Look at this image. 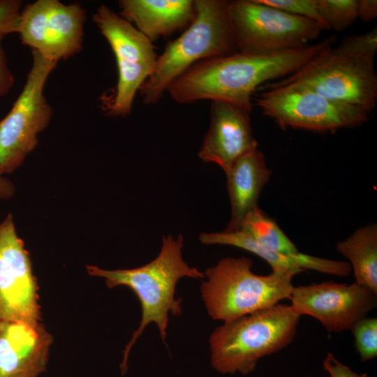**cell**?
<instances>
[{
	"instance_id": "1",
	"label": "cell",
	"mask_w": 377,
	"mask_h": 377,
	"mask_svg": "<svg viewBox=\"0 0 377 377\" xmlns=\"http://www.w3.org/2000/svg\"><path fill=\"white\" fill-rule=\"evenodd\" d=\"M335 40L336 36H332L318 43L277 52H236L204 59L177 77L167 92L177 103L223 101L251 113L252 94L260 84L297 72Z\"/></svg>"
},
{
	"instance_id": "2",
	"label": "cell",
	"mask_w": 377,
	"mask_h": 377,
	"mask_svg": "<svg viewBox=\"0 0 377 377\" xmlns=\"http://www.w3.org/2000/svg\"><path fill=\"white\" fill-rule=\"evenodd\" d=\"M182 235L176 237L164 236L159 254L143 266L126 269L107 270L87 265L88 273L104 278L109 288L126 286L137 295L142 306V320L124 350L121 373L126 372L130 350L146 326L154 322L165 342L168 324V313L178 316L182 313L181 300L175 298L178 281L184 276L202 279L205 274L195 267H189L183 260Z\"/></svg>"
},
{
	"instance_id": "3",
	"label": "cell",
	"mask_w": 377,
	"mask_h": 377,
	"mask_svg": "<svg viewBox=\"0 0 377 377\" xmlns=\"http://www.w3.org/2000/svg\"><path fill=\"white\" fill-rule=\"evenodd\" d=\"M376 50V27L364 34L345 37L335 47H327L281 80L302 83L330 99L370 113L377 101Z\"/></svg>"
},
{
	"instance_id": "4",
	"label": "cell",
	"mask_w": 377,
	"mask_h": 377,
	"mask_svg": "<svg viewBox=\"0 0 377 377\" xmlns=\"http://www.w3.org/2000/svg\"><path fill=\"white\" fill-rule=\"evenodd\" d=\"M228 3L194 0V20L181 36L165 46L157 57L152 74L139 90L145 104H156L169 86L195 63L237 52Z\"/></svg>"
},
{
	"instance_id": "5",
	"label": "cell",
	"mask_w": 377,
	"mask_h": 377,
	"mask_svg": "<svg viewBox=\"0 0 377 377\" xmlns=\"http://www.w3.org/2000/svg\"><path fill=\"white\" fill-rule=\"evenodd\" d=\"M300 318L291 305L277 304L224 323L209 338L212 367L223 374L254 371L260 358L293 341Z\"/></svg>"
},
{
	"instance_id": "6",
	"label": "cell",
	"mask_w": 377,
	"mask_h": 377,
	"mask_svg": "<svg viewBox=\"0 0 377 377\" xmlns=\"http://www.w3.org/2000/svg\"><path fill=\"white\" fill-rule=\"evenodd\" d=\"M252 266L249 258H225L206 270L200 290L213 319L228 322L290 298L294 273L272 270L262 276Z\"/></svg>"
},
{
	"instance_id": "7",
	"label": "cell",
	"mask_w": 377,
	"mask_h": 377,
	"mask_svg": "<svg viewBox=\"0 0 377 377\" xmlns=\"http://www.w3.org/2000/svg\"><path fill=\"white\" fill-rule=\"evenodd\" d=\"M267 86L269 90L256 99V105L284 130L327 132L358 126L369 120V113L330 99L302 83L280 80Z\"/></svg>"
},
{
	"instance_id": "8",
	"label": "cell",
	"mask_w": 377,
	"mask_h": 377,
	"mask_svg": "<svg viewBox=\"0 0 377 377\" xmlns=\"http://www.w3.org/2000/svg\"><path fill=\"white\" fill-rule=\"evenodd\" d=\"M32 64L23 89L8 113L0 120V177L20 166L37 146L53 110L44 95L46 81L57 62L32 50Z\"/></svg>"
},
{
	"instance_id": "9",
	"label": "cell",
	"mask_w": 377,
	"mask_h": 377,
	"mask_svg": "<svg viewBox=\"0 0 377 377\" xmlns=\"http://www.w3.org/2000/svg\"><path fill=\"white\" fill-rule=\"evenodd\" d=\"M228 13L237 52L266 54L309 45L323 28L258 0L229 1Z\"/></svg>"
},
{
	"instance_id": "10",
	"label": "cell",
	"mask_w": 377,
	"mask_h": 377,
	"mask_svg": "<svg viewBox=\"0 0 377 377\" xmlns=\"http://www.w3.org/2000/svg\"><path fill=\"white\" fill-rule=\"evenodd\" d=\"M93 22L109 43L116 59L118 80L104 110L114 117L130 114L135 94L152 74L157 59L153 43L130 22L105 5L94 13Z\"/></svg>"
},
{
	"instance_id": "11",
	"label": "cell",
	"mask_w": 377,
	"mask_h": 377,
	"mask_svg": "<svg viewBox=\"0 0 377 377\" xmlns=\"http://www.w3.org/2000/svg\"><path fill=\"white\" fill-rule=\"evenodd\" d=\"M85 20L79 3L38 0L22 8L17 33L24 45L58 63L82 50Z\"/></svg>"
},
{
	"instance_id": "12",
	"label": "cell",
	"mask_w": 377,
	"mask_h": 377,
	"mask_svg": "<svg viewBox=\"0 0 377 377\" xmlns=\"http://www.w3.org/2000/svg\"><path fill=\"white\" fill-rule=\"evenodd\" d=\"M38 287L29 253L10 213L0 223V320H40Z\"/></svg>"
},
{
	"instance_id": "13",
	"label": "cell",
	"mask_w": 377,
	"mask_h": 377,
	"mask_svg": "<svg viewBox=\"0 0 377 377\" xmlns=\"http://www.w3.org/2000/svg\"><path fill=\"white\" fill-rule=\"evenodd\" d=\"M291 306L319 320L330 332L349 330L377 306V293L354 282L331 281L294 287Z\"/></svg>"
},
{
	"instance_id": "14",
	"label": "cell",
	"mask_w": 377,
	"mask_h": 377,
	"mask_svg": "<svg viewBox=\"0 0 377 377\" xmlns=\"http://www.w3.org/2000/svg\"><path fill=\"white\" fill-rule=\"evenodd\" d=\"M250 114L230 103L212 101L209 126L199 158L217 164L226 173L239 157L258 149Z\"/></svg>"
},
{
	"instance_id": "15",
	"label": "cell",
	"mask_w": 377,
	"mask_h": 377,
	"mask_svg": "<svg viewBox=\"0 0 377 377\" xmlns=\"http://www.w3.org/2000/svg\"><path fill=\"white\" fill-rule=\"evenodd\" d=\"M52 341L40 323L0 320V377H38Z\"/></svg>"
},
{
	"instance_id": "16",
	"label": "cell",
	"mask_w": 377,
	"mask_h": 377,
	"mask_svg": "<svg viewBox=\"0 0 377 377\" xmlns=\"http://www.w3.org/2000/svg\"><path fill=\"white\" fill-rule=\"evenodd\" d=\"M119 15L152 43L186 28L194 20L193 0H120Z\"/></svg>"
},
{
	"instance_id": "17",
	"label": "cell",
	"mask_w": 377,
	"mask_h": 377,
	"mask_svg": "<svg viewBox=\"0 0 377 377\" xmlns=\"http://www.w3.org/2000/svg\"><path fill=\"white\" fill-rule=\"evenodd\" d=\"M231 216L226 232L239 230L247 216L258 207L259 196L270 179L272 171L258 149L239 157L226 172Z\"/></svg>"
},
{
	"instance_id": "18",
	"label": "cell",
	"mask_w": 377,
	"mask_h": 377,
	"mask_svg": "<svg viewBox=\"0 0 377 377\" xmlns=\"http://www.w3.org/2000/svg\"><path fill=\"white\" fill-rule=\"evenodd\" d=\"M204 244H224L236 246L251 252L265 260L272 270L288 271L299 274L305 269H313L331 274L334 269L332 260L321 258L300 252L288 256L275 252L258 243L241 230L234 232H202L199 237Z\"/></svg>"
},
{
	"instance_id": "19",
	"label": "cell",
	"mask_w": 377,
	"mask_h": 377,
	"mask_svg": "<svg viewBox=\"0 0 377 377\" xmlns=\"http://www.w3.org/2000/svg\"><path fill=\"white\" fill-rule=\"evenodd\" d=\"M337 251L350 262L355 283L377 293V225L357 229L337 244Z\"/></svg>"
},
{
	"instance_id": "20",
	"label": "cell",
	"mask_w": 377,
	"mask_h": 377,
	"mask_svg": "<svg viewBox=\"0 0 377 377\" xmlns=\"http://www.w3.org/2000/svg\"><path fill=\"white\" fill-rule=\"evenodd\" d=\"M239 230L275 252L288 256L300 253L277 223L259 207L247 215Z\"/></svg>"
},
{
	"instance_id": "21",
	"label": "cell",
	"mask_w": 377,
	"mask_h": 377,
	"mask_svg": "<svg viewBox=\"0 0 377 377\" xmlns=\"http://www.w3.org/2000/svg\"><path fill=\"white\" fill-rule=\"evenodd\" d=\"M319 13L328 29L341 31L357 18L358 0H317Z\"/></svg>"
},
{
	"instance_id": "22",
	"label": "cell",
	"mask_w": 377,
	"mask_h": 377,
	"mask_svg": "<svg viewBox=\"0 0 377 377\" xmlns=\"http://www.w3.org/2000/svg\"><path fill=\"white\" fill-rule=\"evenodd\" d=\"M360 360L364 362L377 356V318H362L350 328Z\"/></svg>"
},
{
	"instance_id": "23",
	"label": "cell",
	"mask_w": 377,
	"mask_h": 377,
	"mask_svg": "<svg viewBox=\"0 0 377 377\" xmlns=\"http://www.w3.org/2000/svg\"><path fill=\"white\" fill-rule=\"evenodd\" d=\"M260 2L276 8L290 14L311 20L323 29H328L321 17L317 0H258Z\"/></svg>"
},
{
	"instance_id": "24",
	"label": "cell",
	"mask_w": 377,
	"mask_h": 377,
	"mask_svg": "<svg viewBox=\"0 0 377 377\" xmlns=\"http://www.w3.org/2000/svg\"><path fill=\"white\" fill-rule=\"evenodd\" d=\"M22 2L20 0H0V34L17 33Z\"/></svg>"
},
{
	"instance_id": "25",
	"label": "cell",
	"mask_w": 377,
	"mask_h": 377,
	"mask_svg": "<svg viewBox=\"0 0 377 377\" xmlns=\"http://www.w3.org/2000/svg\"><path fill=\"white\" fill-rule=\"evenodd\" d=\"M323 364V368L328 372L330 377H367L366 374L355 373L330 353L324 359Z\"/></svg>"
},
{
	"instance_id": "26",
	"label": "cell",
	"mask_w": 377,
	"mask_h": 377,
	"mask_svg": "<svg viewBox=\"0 0 377 377\" xmlns=\"http://www.w3.org/2000/svg\"><path fill=\"white\" fill-rule=\"evenodd\" d=\"M4 36L0 34V98L4 96L13 87L15 78L8 66L6 53L1 45Z\"/></svg>"
},
{
	"instance_id": "27",
	"label": "cell",
	"mask_w": 377,
	"mask_h": 377,
	"mask_svg": "<svg viewBox=\"0 0 377 377\" xmlns=\"http://www.w3.org/2000/svg\"><path fill=\"white\" fill-rule=\"evenodd\" d=\"M376 17V0H358L357 17L364 22H370L374 20Z\"/></svg>"
},
{
	"instance_id": "28",
	"label": "cell",
	"mask_w": 377,
	"mask_h": 377,
	"mask_svg": "<svg viewBox=\"0 0 377 377\" xmlns=\"http://www.w3.org/2000/svg\"><path fill=\"white\" fill-rule=\"evenodd\" d=\"M15 193L13 184L6 178L0 177V199H8Z\"/></svg>"
}]
</instances>
